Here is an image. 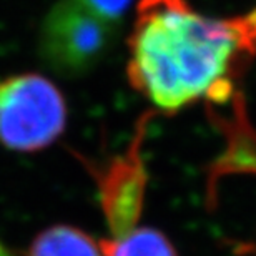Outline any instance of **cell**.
I'll return each instance as SVG.
<instances>
[{
    "label": "cell",
    "mask_w": 256,
    "mask_h": 256,
    "mask_svg": "<svg viewBox=\"0 0 256 256\" xmlns=\"http://www.w3.org/2000/svg\"><path fill=\"white\" fill-rule=\"evenodd\" d=\"M27 256H102V250L100 243L84 230L54 224L34 238Z\"/></svg>",
    "instance_id": "5b68a950"
},
{
    "label": "cell",
    "mask_w": 256,
    "mask_h": 256,
    "mask_svg": "<svg viewBox=\"0 0 256 256\" xmlns=\"http://www.w3.org/2000/svg\"><path fill=\"white\" fill-rule=\"evenodd\" d=\"M126 45L128 82L156 110L224 104L256 55V8L213 18L186 0H140Z\"/></svg>",
    "instance_id": "6da1fadb"
},
{
    "label": "cell",
    "mask_w": 256,
    "mask_h": 256,
    "mask_svg": "<svg viewBox=\"0 0 256 256\" xmlns=\"http://www.w3.org/2000/svg\"><path fill=\"white\" fill-rule=\"evenodd\" d=\"M66 102L54 82L40 74H18L0 80V143L8 150L32 153L62 136Z\"/></svg>",
    "instance_id": "7a4b0ae2"
},
{
    "label": "cell",
    "mask_w": 256,
    "mask_h": 256,
    "mask_svg": "<svg viewBox=\"0 0 256 256\" xmlns=\"http://www.w3.org/2000/svg\"><path fill=\"white\" fill-rule=\"evenodd\" d=\"M116 38V22L104 18L82 0H58L45 15L38 52L45 65L62 76L94 70Z\"/></svg>",
    "instance_id": "3957f363"
},
{
    "label": "cell",
    "mask_w": 256,
    "mask_h": 256,
    "mask_svg": "<svg viewBox=\"0 0 256 256\" xmlns=\"http://www.w3.org/2000/svg\"><path fill=\"white\" fill-rule=\"evenodd\" d=\"M145 122L146 118L140 120L135 142L132 143L126 155L112 160L104 170H92L98 185L100 203L112 238L122 236L136 228L142 214L146 172L140 156V148L142 138L145 135Z\"/></svg>",
    "instance_id": "277c9868"
},
{
    "label": "cell",
    "mask_w": 256,
    "mask_h": 256,
    "mask_svg": "<svg viewBox=\"0 0 256 256\" xmlns=\"http://www.w3.org/2000/svg\"><path fill=\"white\" fill-rule=\"evenodd\" d=\"M0 256H17V254H15V250H12L8 244H5L0 240Z\"/></svg>",
    "instance_id": "ba28073f"
},
{
    "label": "cell",
    "mask_w": 256,
    "mask_h": 256,
    "mask_svg": "<svg viewBox=\"0 0 256 256\" xmlns=\"http://www.w3.org/2000/svg\"><path fill=\"white\" fill-rule=\"evenodd\" d=\"M82 2L104 18L118 24L120 17L130 7L132 0H82Z\"/></svg>",
    "instance_id": "52a82bcc"
},
{
    "label": "cell",
    "mask_w": 256,
    "mask_h": 256,
    "mask_svg": "<svg viewBox=\"0 0 256 256\" xmlns=\"http://www.w3.org/2000/svg\"><path fill=\"white\" fill-rule=\"evenodd\" d=\"M98 243L102 256H178L170 238L150 226H136L122 236H110Z\"/></svg>",
    "instance_id": "8992f818"
}]
</instances>
